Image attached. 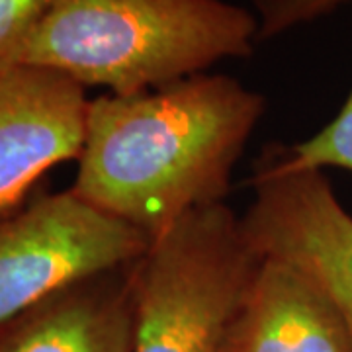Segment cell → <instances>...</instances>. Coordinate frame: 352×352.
I'll return each instance as SVG.
<instances>
[{
    "label": "cell",
    "mask_w": 352,
    "mask_h": 352,
    "mask_svg": "<svg viewBox=\"0 0 352 352\" xmlns=\"http://www.w3.org/2000/svg\"><path fill=\"white\" fill-rule=\"evenodd\" d=\"M88 104L85 87L53 69L0 71V217L55 164L78 159Z\"/></svg>",
    "instance_id": "obj_6"
},
{
    "label": "cell",
    "mask_w": 352,
    "mask_h": 352,
    "mask_svg": "<svg viewBox=\"0 0 352 352\" xmlns=\"http://www.w3.org/2000/svg\"><path fill=\"white\" fill-rule=\"evenodd\" d=\"M264 96L235 76H188L90 100L73 192L155 239L194 210L221 204Z\"/></svg>",
    "instance_id": "obj_1"
},
{
    "label": "cell",
    "mask_w": 352,
    "mask_h": 352,
    "mask_svg": "<svg viewBox=\"0 0 352 352\" xmlns=\"http://www.w3.org/2000/svg\"><path fill=\"white\" fill-rule=\"evenodd\" d=\"M221 352H352V337L333 303L300 270L258 258Z\"/></svg>",
    "instance_id": "obj_8"
},
{
    "label": "cell",
    "mask_w": 352,
    "mask_h": 352,
    "mask_svg": "<svg viewBox=\"0 0 352 352\" xmlns=\"http://www.w3.org/2000/svg\"><path fill=\"white\" fill-rule=\"evenodd\" d=\"M256 264L223 201L180 217L135 263L131 352L223 351Z\"/></svg>",
    "instance_id": "obj_3"
},
{
    "label": "cell",
    "mask_w": 352,
    "mask_h": 352,
    "mask_svg": "<svg viewBox=\"0 0 352 352\" xmlns=\"http://www.w3.org/2000/svg\"><path fill=\"white\" fill-rule=\"evenodd\" d=\"M149 245L73 190L0 217V327L78 280L138 261Z\"/></svg>",
    "instance_id": "obj_4"
},
{
    "label": "cell",
    "mask_w": 352,
    "mask_h": 352,
    "mask_svg": "<svg viewBox=\"0 0 352 352\" xmlns=\"http://www.w3.org/2000/svg\"><path fill=\"white\" fill-rule=\"evenodd\" d=\"M276 147L282 159L296 168L323 170L327 166H339L352 170V88L335 120L314 138L289 147Z\"/></svg>",
    "instance_id": "obj_9"
},
{
    "label": "cell",
    "mask_w": 352,
    "mask_h": 352,
    "mask_svg": "<svg viewBox=\"0 0 352 352\" xmlns=\"http://www.w3.org/2000/svg\"><path fill=\"white\" fill-rule=\"evenodd\" d=\"M352 0H252L258 18V41L276 38L296 25L314 22Z\"/></svg>",
    "instance_id": "obj_11"
},
{
    "label": "cell",
    "mask_w": 352,
    "mask_h": 352,
    "mask_svg": "<svg viewBox=\"0 0 352 352\" xmlns=\"http://www.w3.org/2000/svg\"><path fill=\"white\" fill-rule=\"evenodd\" d=\"M241 227L258 258L289 264L321 289L352 337V215L321 170L289 166L278 147L266 149Z\"/></svg>",
    "instance_id": "obj_5"
},
{
    "label": "cell",
    "mask_w": 352,
    "mask_h": 352,
    "mask_svg": "<svg viewBox=\"0 0 352 352\" xmlns=\"http://www.w3.org/2000/svg\"><path fill=\"white\" fill-rule=\"evenodd\" d=\"M256 41V14L229 0H59L18 65L135 94L249 57Z\"/></svg>",
    "instance_id": "obj_2"
},
{
    "label": "cell",
    "mask_w": 352,
    "mask_h": 352,
    "mask_svg": "<svg viewBox=\"0 0 352 352\" xmlns=\"http://www.w3.org/2000/svg\"><path fill=\"white\" fill-rule=\"evenodd\" d=\"M135 263L78 280L0 327V352H131Z\"/></svg>",
    "instance_id": "obj_7"
},
{
    "label": "cell",
    "mask_w": 352,
    "mask_h": 352,
    "mask_svg": "<svg viewBox=\"0 0 352 352\" xmlns=\"http://www.w3.org/2000/svg\"><path fill=\"white\" fill-rule=\"evenodd\" d=\"M59 0H0V71L18 65L20 53Z\"/></svg>",
    "instance_id": "obj_10"
}]
</instances>
